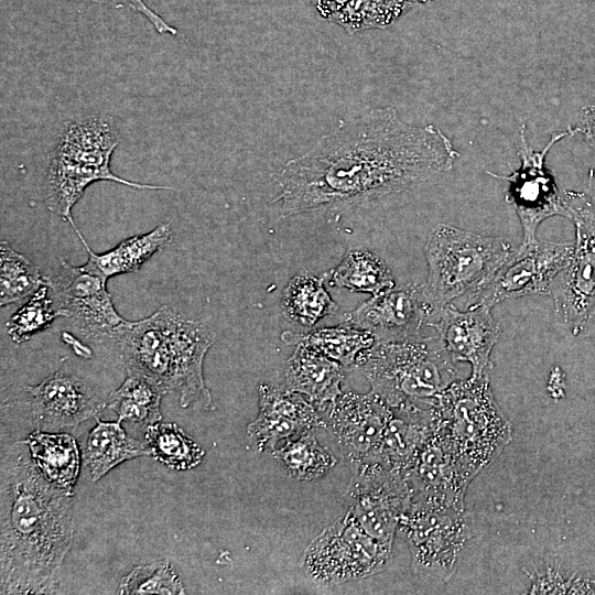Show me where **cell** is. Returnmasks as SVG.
Wrapping results in <instances>:
<instances>
[{
	"label": "cell",
	"instance_id": "obj_36",
	"mask_svg": "<svg viewBox=\"0 0 595 595\" xmlns=\"http://www.w3.org/2000/svg\"><path fill=\"white\" fill-rule=\"evenodd\" d=\"M119 6L129 7L131 10L145 17L160 34H176V29L169 25L160 15L151 10L143 0H111Z\"/></svg>",
	"mask_w": 595,
	"mask_h": 595
},
{
	"label": "cell",
	"instance_id": "obj_18",
	"mask_svg": "<svg viewBox=\"0 0 595 595\" xmlns=\"http://www.w3.org/2000/svg\"><path fill=\"white\" fill-rule=\"evenodd\" d=\"M437 314V320L429 325L435 329L448 355L456 363H468L473 375H490V353L501 333L491 307L474 305L461 311L448 303Z\"/></svg>",
	"mask_w": 595,
	"mask_h": 595
},
{
	"label": "cell",
	"instance_id": "obj_26",
	"mask_svg": "<svg viewBox=\"0 0 595 595\" xmlns=\"http://www.w3.org/2000/svg\"><path fill=\"white\" fill-rule=\"evenodd\" d=\"M329 285L377 295L394 288L388 266L367 250H349L342 262L328 271Z\"/></svg>",
	"mask_w": 595,
	"mask_h": 595
},
{
	"label": "cell",
	"instance_id": "obj_33",
	"mask_svg": "<svg viewBox=\"0 0 595 595\" xmlns=\"http://www.w3.org/2000/svg\"><path fill=\"white\" fill-rule=\"evenodd\" d=\"M587 589H593L587 582L566 577L551 565L534 570L530 574V586L528 587L531 594L585 593L584 591Z\"/></svg>",
	"mask_w": 595,
	"mask_h": 595
},
{
	"label": "cell",
	"instance_id": "obj_32",
	"mask_svg": "<svg viewBox=\"0 0 595 595\" xmlns=\"http://www.w3.org/2000/svg\"><path fill=\"white\" fill-rule=\"evenodd\" d=\"M309 430L301 422L284 414L259 408L258 416L247 426V434L259 451H273L280 441H286Z\"/></svg>",
	"mask_w": 595,
	"mask_h": 595
},
{
	"label": "cell",
	"instance_id": "obj_28",
	"mask_svg": "<svg viewBox=\"0 0 595 595\" xmlns=\"http://www.w3.org/2000/svg\"><path fill=\"white\" fill-rule=\"evenodd\" d=\"M144 437L151 456L171 469H192L203 461L204 450L176 423L150 424Z\"/></svg>",
	"mask_w": 595,
	"mask_h": 595
},
{
	"label": "cell",
	"instance_id": "obj_9",
	"mask_svg": "<svg viewBox=\"0 0 595 595\" xmlns=\"http://www.w3.org/2000/svg\"><path fill=\"white\" fill-rule=\"evenodd\" d=\"M470 530L472 519L465 508L426 500H412L398 527L414 572L441 582L456 571Z\"/></svg>",
	"mask_w": 595,
	"mask_h": 595
},
{
	"label": "cell",
	"instance_id": "obj_19",
	"mask_svg": "<svg viewBox=\"0 0 595 595\" xmlns=\"http://www.w3.org/2000/svg\"><path fill=\"white\" fill-rule=\"evenodd\" d=\"M33 419L39 429L71 428L93 418L100 402L78 378L56 371L40 383L25 387Z\"/></svg>",
	"mask_w": 595,
	"mask_h": 595
},
{
	"label": "cell",
	"instance_id": "obj_8",
	"mask_svg": "<svg viewBox=\"0 0 595 595\" xmlns=\"http://www.w3.org/2000/svg\"><path fill=\"white\" fill-rule=\"evenodd\" d=\"M575 242L569 264L554 279L550 296L555 318L572 336L595 333V187L593 171L582 192H563Z\"/></svg>",
	"mask_w": 595,
	"mask_h": 595
},
{
	"label": "cell",
	"instance_id": "obj_1",
	"mask_svg": "<svg viewBox=\"0 0 595 595\" xmlns=\"http://www.w3.org/2000/svg\"><path fill=\"white\" fill-rule=\"evenodd\" d=\"M459 153L433 125H409L391 108L342 122L277 174L281 217L344 210L450 171Z\"/></svg>",
	"mask_w": 595,
	"mask_h": 595
},
{
	"label": "cell",
	"instance_id": "obj_4",
	"mask_svg": "<svg viewBox=\"0 0 595 595\" xmlns=\"http://www.w3.org/2000/svg\"><path fill=\"white\" fill-rule=\"evenodd\" d=\"M120 142L111 120L86 116L65 122L48 156L44 182L47 208L64 220L73 219L72 208L85 190L98 181L116 182L137 190H172L170 186L132 182L116 175L110 167Z\"/></svg>",
	"mask_w": 595,
	"mask_h": 595
},
{
	"label": "cell",
	"instance_id": "obj_15",
	"mask_svg": "<svg viewBox=\"0 0 595 595\" xmlns=\"http://www.w3.org/2000/svg\"><path fill=\"white\" fill-rule=\"evenodd\" d=\"M107 279L86 263L72 266L60 259L58 271L47 278V285L64 317L72 318L88 337L108 339L125 323L116 311L106 286Z\"/></svg>",
	"mask_w": 595,
	"mask_h": 595
},
{
	"label": "cell",
	"instance_id": "obj_2",
	"mask_svg": "<svg viewBox=\"0 0 595 595\" xmlns=\"http://www.w3.org/2000/svg\"><path fill=\"white\" fill-rule=\"evenodd\" d=\"M72 496L36 468L17 442L1 461V594L53 593L74 536Z\"/></svg>",
	"mask_w": 595,
	"mask_h": 595
},
{
	"label": "cell",
	"instance_id": "obj_29",
	"mask_svg": "<svg viewBox=\"0 0 595 595\" xmlns=\"http://www.w3.org/2000/svg\"><path fill=\"white\" fill-rule=\"evenodd\" d=\"M47 284L40 268L7 241L0 244V305L17 303Z\"/></svg>",
	"mask_w": 595,
	"mask_h": 595
},
{
	"label": "cell",
	"instance_id": "obj_30",
	"mask_svg": "<svg viewBox=\"0 0 595 595\" xmlns=\"http://www.w3.org/2000/svg\"><path fill=\"white\" fill-rule=\"evenodd\" d=\"M47 284L37 289L30 299L7 321L6 329L15 344L29 340L33 335L46 329L64 316L56 306Z\"/></svg>",
	"mask_w": 595,
	"mask_h": 595
},
{
	"label": "cell",
	"instance_id": "obj_23",
	"mask_svg": "<svg viewBox=\"0 0 595 595\" xmlns=\"http://www.w3.org/2000/svg\"><path fill=\"white\" fill-rule=\"evenodd\" d=\"M281 338L289 345L302 344L310 346L337 361L345 369L358 368L377 343L369 331L359 329L344 323L306 333L285 331L282 333Z\"/></svg>",
	"mask_w": 595,
	"mask_h": 595
},
{
	"label": "cell",
	"instance_id": "obj_27",
	"mask_svg": "<svg viewBox=\"0 0 595 595\" xmlns=\"http://www.w3.org/2000/svg\"><path fill=\"white\" fill-rule=\"evenodd\" d=\"M273 457L288 475L298 482L316 480L336 464V458L323 447L312 430L286 440L272 451Z\"/></svg>",
	"mask_w": 595,
	"mask_h": 595
},
{
	"label": "cell",
	"instance_id": "obj_3",
	"mask_svg": "<svg viewBox=\"0 0 595 595\" xmlns=\"http://www.w3.org/2000/svg\"><path fill=\"white\" fill-rule=\"evenodd\" d=\"M216 339L206 324L186 320L169 306L150 316L125 321L109 337L126 372L141 374L155 381L165 393L177 392L183 408L209 409L203 363Z\"/></svg>",
	"mask_w": 595,
	"mask_h": 595
},
{
	"label": "cell",
	"instance_id": "obj_6",
	"mask_svg": "<svg viewBox=\"0 0 595 595\" xmlns=\"http://www.w3.org/2000/svg\"><path fill=\"white\" fill-rule=\"evenodd\" d=\"M434 408L439 428L474 478L511 441V424L490 389L489 375H470L442 391Z\"/></svg>",
	"mask_w": 595,
	"mask_h": 595
},
{
	"label": "cell",
	"instance_id": "obj_24",
	"mask_svg": "<svg viewBox=\"0 0 595 595\" xmlns=\"http://www.w3.org/2000/svg\"><path fill=\"white\" fill-rule=\"evenodd\" d=\"M90 430L83 451V459L93 482L100 479L122 462L151 455L147 444L129 437L120 421L104 422Z\"/></svg>",
	"mask_w": 595,
	"mask_h": 595
},
{
	"label": "cell",
	"instance_id": "obj_11",
	"mask_svg": "<svg viewBox=\"0 0 595 595\" xmlns=\"http://www.w3.org/2000/svg\"><path fill=\"white\" fill-rule=\"evenodd\" d=\"M573 242L534 240L522 244L479 286L470 291L469 304L489 307L528 295H550L556 275L569 264Z\"/></svg>",
	"mask_w": 595,
	"mask_h": 595
},
{
	"label": "cell",
	"instance_id": "obj_7",
	"mask_svg": "<svg viewBox=\"0 0 595 595\" xmlns=\"http://www.w3.org/2000/svg\"><path fill=\"white\" fill-rule=\"evenodd\" d=\"M513 250L504 238L444 224L433 228L425 245L429 272L423 291L435 314L484 283Z\"/></svg>",
	"mask_w": 595,
	"mask_h": 595
},
{
	"label": "cell",
	"instance_id": "obj_34",
	"mask_svg": "<svg viewBox=\"0 0 595 595\" xmlns=\"http://www.w3.org/2000/svg\"><path fill=\"white\" fill-rule=\"evenodd\" d=\"M364 28H385L391 24L410 8L413 0H363Z\"/></svg>",
	"mask_w": 595,
	"mask_h": 595
},
{
	"label": "cell",
	"instance_id": "obj_12",
	"mask_svg": "<svg viewBox=\"0 0 595 595\" xmlns=\"http://www.w3.org/2000/svg\"><path fill=\"white\" fill-rule=\"evenodd\" d=\"M524 125L520 128V166L504 176L487 172L508 183L506 202L513 206L522 228V244L537 240V229L547 218H570L563 192L558 188L553 175L545 167L549 150L562 138L575 134L573 129L553 134L541 151H533L526 140Z\"/></svg>",
	"mask_w": 595,
	"mask_h": 595
},
{
	"label": "cell",
	"instance_id": "obj_17",
	"mask_svg": "<svg viewBox=\"0 0 595 595\" xmlns=\"http://www.w3.org/2000/svg\"><path fill=\"white\" fill-rule=\"evenodd\" d=\"M403 476L412 500L440 502L465 508V495L474 479L462 466L436 423L423 441Z\"/></svg>",
	"mask_w": 595,
	"mask_h": 595
},
{
	"label": "cell",
	"instance_id": "obj_38",
	"mask_svg": "<svg viewBox=\"0 0 595 595\" xmlns=\"http://www.w3.org/2000/svg\"><path fill=\"white\" fill-rule=\"evenodd\" d=\"M349 0H312L317 11L325 18L329 19Z\"/></svg>",
	"mask_w": 595,
	"mask_h": 595
},
{
	"label": "cell",
	"instance_id": "obj_35",
	"mask_svg": "<svg viewBox=\"0 0 595 595\" xmlns=\"http://www.w3.org/2000/svg\"><path fill=\"white\" fill-rule=\"evenodd\" d=\"M106 407L117 413V420L148 426L161 420L160 408L149 407L127 397L111 393Z\"/></svg>",
	"mask_w": 595,
	"mask_h": 595
},
{
	"label": "cell",
	"instance_id": "obj_39",
	"mask_svg": "<svg viewBox=\"0 0 595 595\" xmlns=\"http://www.w3.org/2000/svg\"><path fill=\"white\" fill-rule=\"evenodd\" d=\"M415 2V4H424V3H430V2H434V1H439V0H413Z\"/></svg>",
	"mask_w": 595,
	"mask_h": 595
},
{
	"label": "cell",
	"instance_id": "obj_22",
	"mask_svg": "<svg viewBox=\"0 0 595 595\" xmlns=\"http://www.w3.org/2000/svg\"><path fill=\"white\" fill-rule=\"evenodd\" d=\"M36 468L52 485L73 496L79 473L76 440L65 433H46L40 429L24 440Z\"/></svg>",
	"mask_w": 595,
	"mask_h": 595
},
{
	"label": "cell",
	"instance_id": "obj_37",
	"mask_svg": "<svg viewBox=\"0 0 595 595\" xmlns=\"http://www.w3.org/2000/svg\"><path fill=\"white\" fill-rule=\"evenodd\" d=\"M573 130L575 133H582L595 149V104L588 105L583 109L581 119Z\"/></svg>",
	"mask_w": 595,
	"mask_h": 595
},
{
	"label": "cell",
	"instance_id": "obj_16",
	"mask_svg": "<svg viewBox=\"0 0 595 595\" xmlns=\"http://www.w3.org/2000/svg\"><path fill=\"white\" fill-rule=\"evenodd\" d=\"M434 314L423 284L408 283L372 295L345 313L342 323L369 331L377 343L400 342L422 336L423 326L429 325Z\"/></svg>",
	"mask_w": 595,
	"mask_h": 595
},
{
	"label": "cell",
	"instance_id": "obj_5",
	"mask_svg": "<svg viewBox=\"0 0 595 595\" xmlns=\"http://www.w3.org/2000/svg\"><path fill=\"white\" fill-rule=\"evenodd\" d=\"M388 404L432 407L459 371L437 335L376 343L357 368Z\"/></svg>",
	"mask_w": 595,
	"mask_h": 595
},
{
	"label": "cell",
	"instance_id": "obj_21",
	"mask_svg": "<svg viewBox=\"0 0 595 595\" xmlns=\"http://www.w3.org/2000/svg\"><path fill=\"white\" fill-rule=\"evenodd\" d=\"M69 224L88 253L86 264L107 280L139 271L154 253L165 248L173 239L171 225L163 223L149 232L127 238L112 249L97 253L89 248L73 219Z\"/></svg>",
	"mask_w": 595,
	"mask_h": 595
},
{
	"label": "cell",
	"instance_id": "obj_25",
	"mask_svg": "<svg viewBox=\"0 0 595 595\" xmlns=\"http://www.w3.org/2000/svg\"><path fill=\"white\" fill-rule=\"evenodd\" d=\"M327 278L328 272L321 277L310 273L295 274L282 293L281 307L285 317L311 327L322 318L335 314L337 304L324 288Z\"/></svg>",
	"mask_w": 595,
	"mask_h": 595
},
{
	"label": "cell",
	"instance_id": "obj_14",
	"mask_svg": "<svg viewBox=\"0 0 595 595\" xmlns=\"http://www.w3.org/2000/svg\"><path fill=\"white\" fill-rule=\"evenodd\" d=\"M345 501L370 536L392 547L412 493L402 473L375 464L353 470Z\"/></svg>",
	"mask_w": 595,
	"mask_h": 595
},
{
	"label": "cell",
	"instance_id": "obj_13",
	"mask_svg": "<svg viewBox=\"0 0 595 595\" xmlns=\"http://www.w3.org/2000/svg\"><path fill=\"white\" fill-rule=\"evenodd\" d=\"M324 428L351 468L379 464V453L391 405L375 392H343L322 408Z\"/></svg>",
	"mask_w": 595,
	"mask_h": 595
},
{
	"label": "cell",
	"instance_id": "obj_31",
	"mask_svg": "<svg viewBox=\"0 0 595 595\" xmlns=\"http://www.w3.org/2000/svg\"><path fill=\"white\" fill-rule=\"evenodd\" d=\"M184 586L167 560L134 566L120 582L117 594H184Z\"/></svg>",
	"mask_w": 595,
	"mask_h": 595
},
{
	"label": "cell",
	"instance_id": "obj_20",
	"mask_svg": "<svg viewBox=\"0 0 595 595\" xmlns=\"http://www.w3.org/2000/svg\"><path fill=\"white\" fill-rule=\"evenodd\" d=\"M344 369L321 351L299 344L284 364V387L305 396L322 410L343 392Z\"/></svg>",
	"mask_w": 595,
	"mask_h": 595
},
{
	"label": "cell",
	"instance_id": "obj_10",
	"mask_svg": "<svg viewBox=\"0 0 595 595\" xmlns=\"http://www.w3.org/2000/svg\"><path fill=\"white\" fill-rule=\"evenodd\" d=\"M391 548L370 536L347 510L311 541L301 566L312 580L337 585L381 572Z\"/></svg>",
	"mask_w": 595,
	"mask_h": 595
}]
</instances>
